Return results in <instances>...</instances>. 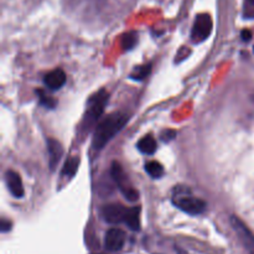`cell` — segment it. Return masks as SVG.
<instances>
[{
    "instance_id": "cell-1",
    "label": "cell",
    "mask_w": 254,
    "mask_h": 254,
    "mask_svg": "<svg viewBox=\"0 0 254 254\" xmlns=\"http://www.w3.org/2000/svg\"><path fill=\"white\" fill-rule=\"evenodd\" d=\"M127 122H128V116L123 113H119V112L111 114L107 118H104L97 126L96 130H94L92 146L96 150L103 149L106 146V144L123 129Z\"/></svg>"
},
{
    "instance_id": "cell-2",
    "label": "cell",
    "mask_w": 254,
    "mask_h": 254,
    "mask_svg": "<svg viewBox=\"0 0 254 254\" xmlns=\"http://www.w3.org/2000/svg\"><path fill=\"white\" fill-rule=\"evenodd\" d=\"M108 102V94L106 91H101L96 94V96L91 97L88 101V108H87L86 114L83 118V124L82 128L89 129L103 114L106 104Z\"/></svg>"
},
{
    "instance_id": "cell-3",
    "label": "cell",
    "mask_w": 254,
    "mask_h": 254,
    "mask_svg": "<svg viewBox=\"0 0 254 254\" xmlns=\"http://www.w3.org/2000/svg\"><path fill=\"white\" fill-rule=\"evenodd\" d=\"M213 22L212 17L208 14H198L193 22L192 30H191V40L195 44L202 42L207 39L212 31Z\"/></svg>"
},
{
    "instance_id": "cell-4",
    "label": "cell",
    "mask_w": 254,
    "mask_h": 254,
    "mask_svg": "<svg viewBox=\"0 0 254 254\" xmlns=\"http://www.w3.org/2000/svg\"><path fill=\"white\" fill-rule=\"evenodd\" d=\"M112 178L116 181L117 186L119 188V190L122 191L126 198H128L129 201H136L138 200V192L134 190L133 186L129 183L128 178H127L126 173L123 171L122 166L118 163L112 164Z\"/></svg>"
},
{
    "instance_id": "cell-5",
    "label": "cell",
    "mask_w": 254,
    "mask_h": 254,
    "mask_svg": "<svg viewBox=\"0 0 254 254\" xmlns=\"http://www.w3.org/2000/svg\"><path fill=\"white\" fill-rule=\"evenodd\" d=\"M174 203L178 206L184 212L189 213V215H201L205 212L206 210V202L205 201L200 200V198L192 197V196H176Z\"/></svg>"
},
{
    "instance_id": "cell-6",
    "label": "cell",
    "mask_w": 254,
    "mask_h": 254,
    "mask_svg": "<svg viewBox=\"0 0 254 254\" xmlns=\"http://www.w3.org/2000/svg\"><path fill=\"white\" fill-rule=\"evenodd\" d=\"M129 208L124 207L121 203H109L102 208V217L107 223L119 225L124 223Z\"/></svg>"
},
{
    "instance_id": "cell-7",
    "label": "cell",
    "mask_w": 254,
    "mask_h": 254,
    "mask_svg": "<svg viewBox=\"0 0 254 254\" xmlns=\"http://www.w3.org/2000/svg\"><path fill=\"white\" fill-rule=\"evenodd\" d=\"M126 243V233L119 228H111L106 233L104 246L109 252H119Z\"/></svg>"
},
{
    "instance_id": "cell-8",
    "label": "cell",
    "mask_w": 254,
    "mask_h": 254,
    "mask_svg": "<svg viewBox=\"0 0 254 254\" xmlns=\"http://www.w3.org/2000/svg\"><path fill=\"white\" fill-rule=\"evenodd\" d=\"M5 183H6L7 189L14 197H24V186H22V181L19 174L12 170H7L5 173Z\"/></svg>"
},
{
    "instance_id": "cell-9",
    "label": "cell",
    "mask_w": 254,
    "mask_h": 254,
    "mask_svg": "<svg viewBox=\"0 0 254 254\" xmlns=\"http://www.w3.org/2000/svg\"><path fill=\"white\" fill-rule=\"evenodd\" d=\"M44 82L47 88L56 91V89L64 87V84L66 83V73L61 68L54 69L45 76Z\"/></svg>"
},
{
    "instance_id": "cell-10",
    "label": "cell",
    "mask_w": 254,
    "mask_h": 254,
    "mask_svg": "<svg viewBox=\"0 0 254 254\" xmlns=\"http://www.w3.org/2000/svg\"><path fill=\"white\" fill-rule=\"evenodd\" d=\"M47 150H49L50 155L49 165L50 168H51V170H55V169L57 168V164H59L62 154H64L62 146L61 144L57 140H55V139H49V140H47Z\"/></svg>"
},
{
    "instance_id": "cell-11",
    "label": "cell",
    "mask_w": 254,
    "mask_h": 254,
    "mask_svg": "<svg viewBox=\"0 0 254 254\" xmlns=\"http://www.w3.org/2000/svg\"><path fill=\"white\" fill-rule=\"evenodd\" d=\"M139 216H140V207L129 208L124 223L131 231H139L140 230V218H139Z\"/></svg>"
},
{
    "instance_id": "cell-12",
    "label": "cell",
    "mask_w": 254,
    "mask_h": 254,
    "mask_svg": "<svg viewBox=\"0 0 254 254\" xmlns=\"http://www.w3.org/2000/svg\"><path fill=\"white\" fill-rule=\"evenodd\" d=\"M156 148H158V144H156V140L151 135H145L138 143L139 150L143 154H146V155H151V154L155 153Z\"/></svg>"
},
{
    "instance_id": "cell-13",
    "label": "cell",
    "mask_w": 254,
    "mask_h": 254,
    "mask_svg": "<svg viewBox=\"0 0 254 254\" xmlns=\"http://www.w3.org/2000/svg\"><path fill=\"white\" fill-rule=\"evenodd\" d=\"M78 165H79V159L77 158V156L69 158L68 160L64 163V169H62V175H66L68 176V178H72V176L77 173Z\"/></svg>"
},
{
    "instance_id": "cell-14",
    "label": "cell",
    "mask_w": 254,
    "mask_h": 254,
    "mask_svg": "<svg viewBox=\"0 0 254 254\" xmlns=\"http://www.w3.org/2000/svg\"><path fill=\"white\" fill-rule=\"evenodd\" d=\"M145 171L151 176L153 179H160L164 175V168L161 164L158 161H149L145 165Z\"/></svg>"
},
{
    "instance_id": "cell-15",
    "label": "cell",
    "mask_w": 254,
    "mask_h": 254,
    "mask_svg": "<svg viewBox=\"0 0 254 254\" xmlns=\"http://www.w3.org/2000/svg\"><path fill=\"white\" fill-rule=\"evenodd\" d=\"M151 71V64H144V66L135 67L133 72L130 73V78L135 79V81H141V79L145 78Z\"/></svg>"
},
{
    "instance_id": "cell-16",
    "label": "cell",
    "mask_w": 254,
    "mask_h": 254,
    "mask_svg": "<svg viewBox=\"0 0 254 254\" xmlns=\"http://www.w3.org/2000/svg\"><path fill=\"white\" fill-rule=\"evenodd\" d=\"M138 42V36L134 31L127 32L123 37H122V46L124 50H131Z\"/></svg>"
},
{
    "instance_id": "cell-17",
    "label": "cell",
    "mask_w": 254,
    "mask_h": 254,
    "mask_svg": "<svg viewBox=\"0 0 254 254\" xmlns=\"http://www.w3.org/2000/svg\"><path fill=\"white\" fill-rule=\"evenodd\" d=\"M37 94H39L40 103H41L42 106H45L49 109H54L55 107H56V101H55L52 97L47 96L44 91H37Z\"/></svg>"
},
{
    "instance_id": "cell-18",
    "label": "cell",
    "mask_w": 254,
    "mask_h": 254,
    "mask_svg": "<svg viewBox=\"0 0 254 254\" xmlns=\"http://www.w3.org/2000/svg\"><path fill=\"white\" fill-rule=\"evenodd\" d=\"M243 16L254 19V0H243Z\"/></svg>"
},
{
    "instance_id": "cell-19",
    "label": "cell",
    "mask_w": 254,
    "mask_h": 254,
    "mask_svg": "<svg viewBox=\"0 0 254 254\" xmlns=\"http://www.w3.org/2000/svg\"><path fill=\"white\" fill-rule=\"evenodd\" d=\"M104 0H73V2L78 6H82V5H86V6H94V7H98L99 4Z\"/></svg>"
},
{
    "instance_id": "cell-20",
    "label": "cell",
    "mask_w": 254,
    "mask_h": 254,
    "mask_svg": "<svg viewBox=\"0 0 254 254\" xmlns=\"http://www.w3.org/2000/svg\"><path fill=\"white\" fill-rule=\"evenodd\" d=\"M176 136V131L175 130H171V129H168V130H164L163 133H161V140L164 141V143H168V141L173 140L174 138Z\"/></svg>"
},
{
    "instance_id": "cell-21",
    "label": "cell",
    "mask_w": 254,
    "mask_h": 254,
    "mask_svg": "<svg viewBox=\"0 0 254 254\" xmlns=\"http://www.w3.org/2000/svg\"><path fill=\"white\" fill-rule=\"evenodd\" d=\"M241 36H242L243 41H250V40L252 39V32H251L250 30H243Z\"/></svg>"
},
{
    "instance_id": "cell-22",
    "label": "cell",
    "mask_w": 254,
    "mask_h": 254,
    "mask_svg": "<svg viewBox=\"0 0 254 254\" xmlns=\"http://www.w3.org/2000/svg\"><path fill=\"white\" fill-rule=\"evenodd\" d=\"M10 228H11V223L7 222V221L2 220L1 221V231L2 232H6V231H9Z\"/></svg>"
},
{
    "instance_id": "cell-23",
    "label": "cell",
    "mask_w": 254,
    "mask_h": 254,
    "mask_svg": "<svg viewBox=\"0 0 254 254\" xmlns=\"http://www.w3.org/2000/svg\"><path fill=\"white\" fill-rule=\"evenodd\" d=\"M98 254H102V253H98Z\"/></svg>"
}]
</instances>
